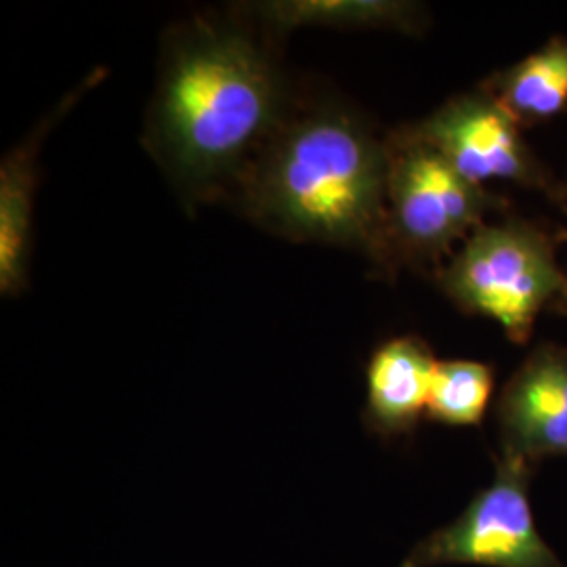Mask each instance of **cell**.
Masks as SVG:
<instances>
[{
  "label": "cell",
  "instance_id": "cell-1",
  "mask_svg": "<svg viewBox=\"0 0 567 567\" xmlns=\"http://www.w3.org/2000/svg\"><path fill=\"white\" fill-rule=\"evenodd\" d=\"M282 82L244 30L196 21L168 42L147 145L192 198L240 182L282 126Z\"/></svg>",
  "mask_w": 567,
  "mask_h": 567
},
{
  "label": "cell",
  "instance_id": "cell-2",
  "mask_svg": "<svg viewBox=\"0 0 567 567\" xmlns=\"http://www.w3.org/2000/svg\"><path fill=\"white\" fill-rule=\"evenodd\" d=\"M386 173V142L343 107L324 105L284 121L238 192L244 210L280 236L337 244L389 265L395 246Z\"/></svg>",
  "mask_w": 567,
  "mask_h": 567
},
{
  "label": "cell",
  "instance_id": "cell-3",
  "mask_svg": "<svg viewBox=\"0 0 567 567\" xmlns=\"http://www.w3.org/2000/svg\"><path fill=\"white\" fill-rule=\"evenodd\" d=\"M440 280L454 303L492 318L515 343H526L545 305L567 284L547 238L519 224L475 229Z\"/></svg>",
  "mask_w": 567,
  "mask_h": 567
},
{
  "label": "cell",
  "instance_id": "cell-4",
  "mask_svg": "<svg viewBox=\"0 0 567 567\" xmlns=\"http://www.w3.org/2000/svg\"><path fill=\"white\" fill-rule=\"evenodd\" d=\"M529 480V461L501 454L492 484L454 522L410 548L400 567H567L536 527Z\"/></svg>",
  "mask_w": 567,
  "mask_h": 567
},
{
  "label": "cell",
  "instance_id": "cell-5",
  "mask_svg": "<svg viewBox=\"0 0 567 567\" xmlns=\"http://www.w3.org/2000/svg\"><path fill=\"white\" fill-rule=\"evenodd\" d=\"M386 208L395 252L433 259L482 227L486 192L465 182L412 128L386 142Z\"/></svg>",
  "mask_w": 567,
  "mask_h": 567
},
{
  "label": "cell",
  "instance_id": "cell-6",
  "mask_svg": "<svg viewBox=\"0 0 567 567\" xmlns=\"http://www.w3.org/2000/svg\"><path fill=\"white\" fill-rule=\"evenodd\" d=\"M412 131L475 187L484 189L489 182L540 183L519 124L492 93L456 97Z\"/></svg>",
  "mask_w": 567,
  "mask_h": 567
},
{
  "label": "cell",
  "instance_id": "cell-7",
  "mask_svg": "<svg viewBox=\"0 0 567 567\" xmlns=\"http://www.w3.org/2000/svg\"><path fill=\"white\" fill-rule=\"evenodd\" d=\"M496 421L503 454L532 465L567 454V351L555 344L536 349L508 379Z\"/></svg>",
  "mask_w": 567,
  "mask_h": 567
},
{
  "label": "cell",
  "instance_id": "cell-8",
  "mask_svg": "<svg viewBox=\"0 0 567 567\" xmlns=\"http://www.w3.org/2000/svg\"><path fill=\"white\" fill-rule=\"evenodd\" d=\"M435 368L429 344L416 337L381 344L365 368V429L385 440L414 433L426 414Z\"/></svg>",
  "mask_w": 567,
  "mask_h": 567
},
{
  "label": "cell",
  "instance_id": "cell-9",
  "mask_svg": "<svg viewBox=\"0 0 567 567\" xmlns=\"http://www.w3.org/2000/svg\"><path fill=\"white\" fill-rule=\"evenodd\" d=\"M42 137V128H37L0 164V292L4 297H18L28 288Z\"/></svg>",
  "mask_w": 567,
  "mask_h": 567
},
{
  "label": "cell",
  "instance_id": "cell-10",
  "mask_svg": "<svg viewBox=\"0 0 567 567\" xmlns=\"http://www.w3.org/2000/svg\"><path fill=\"white\" fill-rule=\"evenodd\" d=\"M278 32L295 28H395L414 32L419 9L393 0H271L246 7Z\"/></svg>",
  "mask_w": 567,
  "mask_h": 567
},
{
  "label": "cell",
  "instance_id": "cell-11",
  "mask_svg": "<svg viewBox=\"0 0 567 567\" xmlns=\"http://www.w3.org/2000/svg\"><path fill=\"white\" fill-rule=\"evenodd\" d=\"M492 97L517 124L547 121L567 105V41H550L496 81Z\"/></svg>",
  "mask_w": 567,
  "mask_h": 567
},
{
  "label": "cell",
  "instance_id": "cell-12",
  "mask_svg": "<svg viewBox=\"0 0 567 567\" xmlns=\"http://www.w3.org/2000/svg\"><path fill=\"white\" fill-rule=\"evenodd\" d=\"M494 389L492 368L471 360L437 362L426 416L450 426L482 423Z\"/></svg>",
  "mask_w": 567,
  "mask_h": 567
},
{
  "label": "cell",
  "instance_id": "cell-13",
  "mask_svg": "<svg viewBox=\"0 0 567 567\" xmlns=\"http://www.w3.org/2000/svg\"><path fill=\"white\" fill-rule=\"evenodd\" d=\"M564 292H566V295H567V284H566V290H564Z\"/></svg>",
  "mask_w": 567,
  "mask_h": 567
}]
</instances>
